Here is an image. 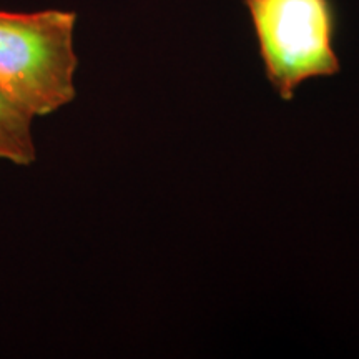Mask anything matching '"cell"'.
I'll return each instance as SVG.
<instances>
[{
  "instance_id": "1",
  "label": "cell",
  "mask_w": 359,
  "mask_h": 359,
  "mask_svg": "<svg viewBox=\"0 0 359 359\" xmlns=\"http://www.w3.org/2000/svg\"><path fill=\"white\" fill-rule=\"evenodd\" d=\"M77 13L0 11V95L25 115L47 116L77 97Z\"/></svg>"
},
{
  "instance_id": "2",
  "label": "cell",
  "mask_w": 359,
  "mask_h": 359,
  "mask_svg": "<svg viewBox=\"0 0 359 359\" xmlns=\"http://www.w3.org/2000/svg\"><path fill=\"white\" fill-rule=\"evenodd\" d=\"M248 8L268 82L283 100L313 79L339 74L334 0H241Z\"/></svg>"
},
{
  "instance_id": "3",
  "label": "cell",
  "mask_w": 359,
  "mask_h": 359,
  "mask_svg": "<svg viewBox=\"0 0 359 359\" xmlns=\"http://www.w3.org/2000/svg\"><path fill=\"white\" fill-rule=\"evenodd\" d=\"M32 120L0 95V160L19 167H30L37 160Z\"/></svg>"
}]
</instances>
